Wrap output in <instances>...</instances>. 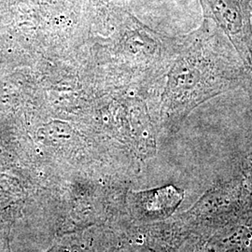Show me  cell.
Segmentation results:
<instances>
[{
	"mask_svg": "<svg viewBox=\"0 0 252 252\" xmlns=\"http://www.w3.org/2000/svg\"><path fill=\"white\" fill-rule=\"evenodd\" d=\"M252 0H200L205 18L212 20L245 66L252 64Z\"/></svg>",
	"mask_w": 252,
	"mask_h": 252,
	"instance_id": "obj_3",
	"label": "cell"
},
{
	"mask_svg": "<svg viewBox=\"0 0 252 252\" xmlns=\"http://www.w3.org/2000/svg\"><path fill=\"white\" fill-rule=\"evenodd\" d=\"M252 207L251 189L235 176L208 189L184 214L181 223L189 234V241L232 222Z\"/></svg>",
	"mask_w": 252,
	"mask_h": 252,
	"instance_id": "obj_2",
	"label": "cell"
},
{
	"mask_svg": "<svg viewBox=\"0 0 252 252\" xmlns=\"http://www.w3.org/2000/svg\"><path fill=\"white\" fill-rule=\"evenodd\" d=\"M189 252H252V207L232 222L189 240Z\"/></svg>",
	"mask_w": 252,
	"mask_h": 252,
	"instance_id": "obj_4",
	"label": "cell"
},
{
	"mask_svg": "<svg viewBox=\"0 0 252 252\" xmlns=\"http://www.w3.org/2000/svg\"><path fill=\"white\" fill-rule=\"evenodd\" d=\"M237 175L252 192V139L237 157Z\"/></svg>",
	"mask_w": 252,
	"mask_h": 252,
	"instance_id": "obj_6",
	"label": "cell"
},
{
	"mask_svg": "<svg viewBox=\"0 0 252 252\" xmlns=\"http://www.w3.org/2000/svg\"><path fill=\"white\" fill-rule=\"evenodd\" d=\"M184 198L182 189L174 185L139 191L132 194L135 216L146 221L162 220L171 216Z\"/></svg>",
	"mask_w": 252,
	"mask_h": 252,
	"instance_id": "obj_5",
	"label": "cell"
},
{
	"mask_svg": "<svg viewBox=\"0 0 252 252\" xmlns=\"http://www.w3.org/2000/svg\"><path fill=\"white\" fill-rule=\"evenodd\" d=\"M231 44V43H230ZM221 31L205 18L189 35L177 63L169 104L184 117L193 108L226 92L243 87L247 69Z\"/></svg>",
	"mask_w": 252,
	"mask_h": 252,
	"instance_id": "obj_1",
	"label": "cell"
},
{
	"mask_svg": "<svg viewBox=\"0 0 252 252\" xmlns=\"http://www.w3.org/2000/svg\"><path fill=\"white\" fill-rule=\"evenodd\" d=\"M248 93H249V94H250V96H251V100H252V88H249L248 90H246Z\"/></svg>",
	"mask_w": 252,
	"mask_h": 252,
	"instance_id": "obj_7",
	"label": "cell"
}]
</instances>
